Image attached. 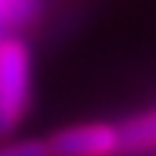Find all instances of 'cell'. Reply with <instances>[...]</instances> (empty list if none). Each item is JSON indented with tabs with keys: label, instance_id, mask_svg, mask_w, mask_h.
Masks as SVG:
<instances>
[{
	"label": "cell",
	"instance_id": "6da1fadb",
	"mask_svg": "<svg viewBox=\"0 0 156 156\" xmlns=\"http://www.w3.org/2000/svg\"><path fill=\"white\" fill-rule=\"evenodd\" d=\"M29 104V50L18 39L0 42V135L18 128Z\"/></svg>",
	"mask_w": 156,
	"mask_h": 156
},
{
	"label": "cell",
	"instance_id": "7a4b0ae2",
	"mask_svg": "<svg viewBox=\"0 0 156 156\" xmlns=\"http://www.w3.org/2000/svg\"><path fill=\"white\" fill-rule=\"evenodd\" d=\"M55 156H115L122 151V133L104 122L62 128L50 138Z\"/></svg>",
	"mask_w": 156,
	"mask_h": 156
},
{
	"label": "cell",
	"instance_id": "3957f363",
	"mask_svg": "<svg viewBox=\"0 0 156 156\" xmlns=\"http://www.w3.org/2000/svg\"><path fill=\"white\" fill-rule=\"evenodd\" d=\"M120 133H122V151L156 148V109L128 120L120 128Z\"/></svg>",
	"mask_w": 156,
	"mask_h": 156
},
{
	"label": "cell",
	"instance_id": "277c9868",
	"mask_svg": "<svg viewBox=\"0 0 156 156\" xmlns=\"http://www.w3.org/2000/svg\"><path fill=\"white\" fill-rule=\"evenodd\" d=\"M0 156H55L50 140H13L0 146Z\"/></svg>",
	"mask_w": 156,
	"mask_h": 156
}]
</instances>
